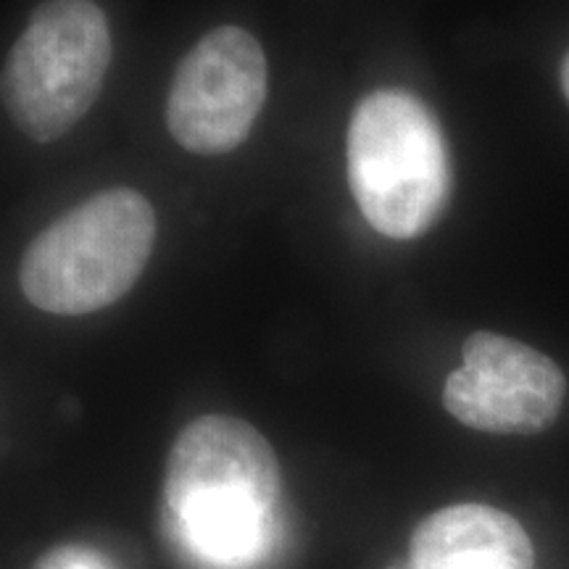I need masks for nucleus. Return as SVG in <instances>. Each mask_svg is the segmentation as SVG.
<instances>
[{"instance_id": "obj_1", "label": "nucleus", "mask_w": 569, "mask_h": 569, "mask_svg": "<svg viewBox=\"0 0 569 569\" xmlns=\"http://www.w3.org/2000/svg\"><path fill=\"white\" fill-rule=\"evenodd\" d=\"M163 511L177 543L201 565H261L274 549L282 519V469L274 448L246 419H193L167 457Z\"/></svg>"}, {"instance_id": "obj_2", "label": "nucleus", "mask_w": 569, "mask_h": 569, "mask_svg": "<svg viewBox=\"0 0 569 569\" xmlns=\"http://www.w3.org/2000/svg\"><path fill=\"white\" fill-rule=\"evenodd\" d=\"M348 184L372 230L411 240L436 227L451 198V156L436 113L415 92L382 88L353 109Z\"/></svg>"}, {"instance_id": "obj_3", "label": "nucleus", "mask_w": 569, "mask_h": 569, "mask_svg": "<svg viewBox=\"0 0 569 569\" xmlns=\"http://www.w3.org/2000/svg\"><path fill=\"white\" fill-rule=\"evenodd\" d=\"M156 243L148 198L111 188L46 227L19 264L27 301L59 317H82L117 303L140 280Z\"/></svg>"}, {"instance_id": "obj_4", "label": "nucleus", "mask_w": 569, "mask_h": 569, "mask_svg": "<svg viewBox=\"0 0 569 569\" xmlns=\"http://www.w3.org/2000/svg\"><path fill=\"white\" fill-rule=\"evenodd\" d=\"M111 51L101 6L92 0L40 3L3 71V101L13 124L38 142L63 138L96 103Z\"/></svg>"}, {"instance_id": "obj_5", "label": "nucleus", "mask_w": 569, "mask_h": 569, "mask_svg": "<svg viewBox=\"0 0 569 569\" xmlns=\"http://www.w3.org/2000/svg\"><path fill=\"white\" fill-rule=\"evenodd\" d=\"M267 103V56L240 27H217L174 71L167 124L184 151L230 153L251 134Z\"/></svg>"}, {"instance_id": "obj_6", "label": "nucleus", "mask_w": 569, "mask_h": 569, "mask_svg": "<svg viewBox=\"0 0 569 569\" xmlns=\"http://www.w3.org/2000/svg\"><path fill=\"white\" fill-rule=\"evenodd\" d=\"M565 372L546 353L496 332H472L461 367L448 375L443 407L457 422L490 436H538L561 415Z\"/></svg>"}, {"instance_id": "obj_7", "label": "nucleus", "mask_w": 569, "mask_h": 569, "mask_svg": "<svg viewBox=\"0 0 569 569\" xmlns=\"http://www.w3.org/2000/svg\"><path fill=\"white\" fill-rule=\"evenodd\" d=\"M409 569H536L532 540L507 511L453 503L411 532Z\"/></svg>"}, {"instance_id": "obj_8", "label": "nucleus", "mask_w": 569, "mask_h": 569, "mask_svg": "<svg viewBox=\"0 0 569 569\" xmlns=\"http://www.w3.org/2000/svg\"><path fill=\"white\" fill-rule=\"evenodd\" d=\"M32 569H117L101 551L84 543H63L48 549Z\"/></svg>"}, {"instance_id": "obj_9", "label": "nucleus", "mask_w": 569, "mask_h": 569, "mask_svg": "<svg viewBox=\"0 0 569 569\" xmlns=\"http://www.w3.org/2000/svg\"><path fill=\"white\" fill-rule=\"evenodd\" d=\"M561 90H565V96L569 101V53L565 56V63H561Z\"/></svg>"}, {"instance_id": "obj_10", "label": "nucleus", "mask_w": 569, "mask_h": 569, "mask_svg": "<svg viewBox=\"0 0 569 569\" xmlns=\"http://www.w3.org/2000/svg\"><path fill=\"white\" fill-rule=\"evenodd\" d=\"M388 569H409V567H388Z\"/></svg>"}]
</instances>
